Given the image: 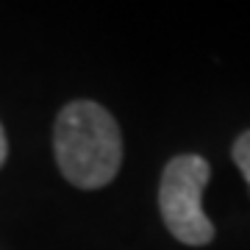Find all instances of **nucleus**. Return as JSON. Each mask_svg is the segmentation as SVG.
Here are the masks:
<instances>
[{"instance_id":"obj_2","label":"nucleus","mask_w":250,"mask_h":250,"mask_svg":"<svg viewBox=\"0 0 250 250\" xmlns=\"http://www.w3.org/2000/svg\"><path fill=\"white\" fill-rule=\"evenodd\" d=\"M211 178V164L184 153L167 161L159 181V211L167 231L184 245L200 248L214 239V223L203 211V189Z\"/></svg>"},{"instance_id":"obj_1","label":"nucleus","mask_w":250,"mask_h":250,"mask_svg":"<svg viewBox=\"0 0 250 250\" xmlns=\"http://www.w3.org/2000/svg\"><path fill=\"white\" fill-rule=\"evenodd\" d=\"M59 170L75 189H103L123 164V134L114 114L95 100H70L53 128Z\"/></svg>"},{"instance_id":"obj_3","label":"nucleus","mask_w":250,"mask_h":250,"mask_svg":"<svg viewBox=\"0 0 250 250\" xmlns=\"http://www.w3.org/2000/svg\"><path fill=\"white\" fill-rule=\"evenodd\" d=\"M231 156L236 161V167H239L242 178L248 181V189H250V131L236 136V142L231 147Z\"/></svg>"},{"instance_id":"obj_4","label":"nucleus","mask_w":250,"mask_h":250,"mask_svg":"<svg viewBox=\"0 0 250 250\" xmlns=\"http://www.w3.org/2000/svg\"><path fill=\"white\" fill-rule=\"evenodd\" d=\"M6 159H9V142H6V131L0 125V167L6 164Z\"/></svg>"}]
</instances>
